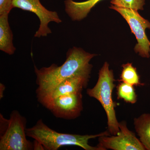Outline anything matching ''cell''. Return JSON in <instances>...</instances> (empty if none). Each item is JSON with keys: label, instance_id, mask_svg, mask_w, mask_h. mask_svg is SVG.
I'll use <instances>...</instances> for the list:
<instances>
[{"label": "cell", "instance_id": "cell-1", "mask_svg": "<svg viewBox=\"0 0 150 150\" xmlns=\"http://www.w3.org/2000/svg\"><path fill=\"white\" fill-rule=\"evenodd\" d=\"M82 48L74 47L67 51V58L60 66L52 64L50 67L38 69L34 66L36 76L37 96L51 91L67 79L81 74H90L92 65L90 62L96 56Z\"/></svg>", "mask_w": 150, "mask_h": 150}, {"label": "cell", "instance_id": "cell-2", "mask_svg": "<svg viewBox=\"0 0 150 150\" xmlns=\"http://www.w3.org/2000/svg\"><path fill=\"white\" fill-rule=\"evenodd\" d=\"M26 136L37 140L43 145L45 150H57L66 146H76L85 150H102L99 147L92 146L88 144L91 139L102 136H110L109 131H106L96 135H81L64 134L54 131L48 127L40 119L35 126L25 130Z\"/></svg>", "mask_w": 150, "mask_h": 150}, {"label": "cell", "instance_id": "cell-3", "mask_svg": "<svg viewBox=\"0 0 150 150\" xmlns=\"http://www.w3.org/2000/svg\"><path fill=\"white\" fill-rule=\"evenodd\" d=\"M112 70L109 65L105 62L100 70L96 84L93 88L87 90L89 96L97 100L101 104L107 115L108 129L111 135H116L120 132L119 122L117 120L115 110V103L113 101L112 93L115 86Z\"/></svg>", "mask_w": 150, "mask_h": 150}, {"label": "cell", "instance_id": "cell-4", "mask_svg": "<svg viewBox=\"0 0 150 150\" xmlns=\"http://www.w3.org/2000/svg\"><path fill=\"white\" fill-rule=\"evenodd\" d=\"M26 118L17 110L9 119L0 114V150H33V143L26 139Z\"/></svg>", "mask_w": 150, "mask_h": 150}, {"label": "cell", "instance_id": "cell-5", "mask_svg": "<svg viewBox=\"0 0 150 150\" xmlns=\"http://www.w3.org/2000/svg\"><path fill=\"white\" fill-rule=\"evenodd\" d=\"M110 8L119 13L129 24L138 41L134 48L135 52L143 58H149L150 42L146 35V30L150 29V22L142 17L136 10L119 7L112 4Z\"/></svg>", "mask_w": 150, "mask_h": 150}, {"label": "cell", "instance_id": "cell-6", "mask_svg": "<svg viewBox=\"0 0 150 150\" xmlns=\"http://www.w3.org/2000/svg\"><path fill=\"white\" fill-rule=\"evenodd\" d=\"M120 132L116 135L98 137L97 146L102 150H145L146 149L135 134L128 129L126 122H119Z\"/></svg>", "mask_w": 150, "mask_h": 150}, {"label": "cell", "instance_id": "cell-7", "mask_svg": "<svg viewBox=\"0 0 150 150\" xmlns=\"http://www.w3.org/2000/svg\"><path fill=\"white\" fill-rule=\"evenodd\" d=\"M13 8L31 12L36 14L40 22L39 28L34 37H46L52 33L48 24L51 22L59 23L62 21L57 12L48 10L40 3V0H13Z\"/></svg>", "mask_w": 150, "mask_h": 150}, {"label": "cell", "instance_id": "cell-8", "mask_svg": "<svg viewBox=\"0 0 150 150\" xmlns=\"http://www.w3.org/2000/svg\"><path fill=\"white\" fill-rule=\"evenodd\" d=\"M54 116L67 120L76 119L83 109L82 92L61 96L45 105Z\"/></svg>", "mask_w": 150, "mask_h": 150}, {"label": "cell", "instance_id": "cell-9", "mask_svg": "<svg viewBox=\"0 0 150 150\" xmlns=\"http://www.w3.org/2000/svg\"><path fill=\"white\" fill-rule=\"evenodd\" d=\"M90 74H81L67 79L47 93L38 96V101L43 106L52 100L64 95L82 92L88 85Z\"/></svg>", "mask_w": 150, "mask_h": 150}, {"label": "cell", "instance_id": "cell-10", "mask_svg": "<svg viewBox=\"0 0 150 150\" xmlns=\"http://www.w3.org/2000/svg\"><path fill=\"white\" fill-rule=\"evenodd\" d=\"M101 1L88 0L76 2L73 0H65V12L73 21H80L85 18L91 9Z\"/></svg>", "mask_w": 150, "mask_h": 150}, {"label": "cell", "instance_id": "cell-11", "mask_svg": "<svg viewBox=\"0 0 150 150\" xmlns=\"http://www.w3.org/2000/svg\"><path fill=\"white\" fill-rule=\"evenodd\" d=\"M9 14L0 16V50L9 55L16 50L13 46V34L8 22Z\"/></svg>", "mask_w": 150, "mask_h": 150}, {"label": "cell", "instance_id": "cell-12", "mask_svg": "<svg viewBox=\"0 0 150 150\" xmlns=\"http://www.w3.org/2000/svg\"><path fill=\"white\" fill-rule=\"evenodd\" d=\"M134 125L146 150H150V113H144L134 118Z\"/></svg>", "mask_w": 150, "mask_h": 150}, {"label": "cell", "instance_id": "cell-13", "mask_svg": "<svg viewBox=\"0 0 150 150\" xmlns=\"http://www.w3.org/2000/svg\"><path fill=\"white\" fill-rule=\"evenodd\" d=\"M123 68L120 81L123 82L132 86H144L140 81V77L137 69L133 67L132 63H128L122 65Z\"/></svg>", "mask_w": 150, "mask_h": 150}, {"label": "cell", "instance_id": "cell-14", "mask_svg": "<svg viewBox=\"0 0 150 150\" xmlns=\"http://www.w3.org/2000/svg\"><path fill=\"white\" fill-rule=\"evenodd\" d=\"M117 94L118 99H123L131 104L137 102V96L134 86L122 82L117 86Z\"/></svg>", "mask_w": 150, "mask_h": 150}, {"label": "cell", "instance_id": "cell-15", "mask_svg": "<svg viewBox=\"0 0 150 150\" xmlns=\"http://www.w3.org/2000/svg\"><path fill=\"white\" fill-rule=\"evenodd\" d=\"M145 0H111V4L119 7L143 10Z\"/></svg>", "mask_w": 150, "mask_h": 150}, {"label": "cell", "instance_id": "cell-16", "mask_svg": "<svg viewBox=\"0 0 150 150\" xmlns=\"http://www.w3.org/2000/svg\"><path fill=\"white\" fill-rule=\"evenodd\" d=\"M13 0H0V16L9 14L13 7Z\"/></svg>", "mask_w": 150, "mask_h": 150}, {"label": "cell", "instance_id": "cell-17", "mask_svg": "<svg viewBox=\"0 0 150 150\" xmlns=\"http://www.w3.org/2000/svg\"><path fill=\"white\" fill-rule=\"evenodd\" d=\"M33 143V150H45L43 145L37 140H34Z\"/></svg>", "mask_w": 150, "mask_h": 150}, {"label": "cell", "instance_id": "cell-18", "mask_svg": "<svg viewBox=\"0 0 150 150\" xmlns=\"http://www.w3.org/2000/svg\"><path fill=\"white\" fill-rule=\"evenodd\" d=\"M5 90V86L2 83L0 84V98L1 99L4 96V93Z\"/></svg>", "mask_w": 150, "mask_h": 150}]
</instances>
